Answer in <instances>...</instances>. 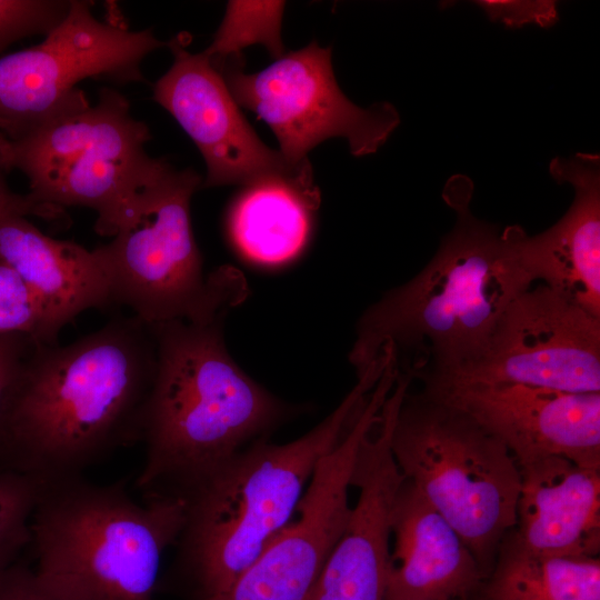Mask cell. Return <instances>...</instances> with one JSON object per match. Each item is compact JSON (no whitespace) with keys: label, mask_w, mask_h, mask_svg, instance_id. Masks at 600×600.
Wrapping results in <instances>:
<instances>
[{"label":"cell","mask_w":600,"mask_h":600,"mask_svg":"<svg viewBox=\"0 0 600 600\" xmlns=\"http://www.w3.org/2000/svg\"><path fill=\"white\" fill-rule=\"evenodd\" d=\"M156 370L150 324L116 319L66 346L33 342L0 407L3 470L49 481L141 439Z\"/></svg>","instance_id":"6da1fadb"},{"label":"cell","mask_w":600,"mask_h":600,"mask_svg":"<svg viewBox=\"0 0 600 600\" xmlns=\"http://www.w3.org/2000/svg\"><path fill=\"white\" fill-rule=\"evenodd\" d=\"M472 182L451 177L443 198L457 212L433 258L412 279L389 290L360 317L349 361L357 376L391 346L398 357L413 352L401 370L448 376L484 349L507 307L534 282L522 257L526 231L476 218Z\"/></svg>","instance_id":"7a4b0ae2"},{"label":"cell","mask_w":600,"mask_h":600,"mask_svg":"<svg viewBox=\"0 0 600 600\" xmlns=\"http://www.w3.org/2000/svg\"><path fill=\"white\" fill-rule=\"evenodd\" d=\"M227 316L150 324L156 370L142 420L146 459L137 478L144 498L183 496L302 411L236 363L223 338Z\"/></svg>","instance_id":"3957f363"},{"label":"cell","mask_w":600,"mask_h":600,"mask_svg":"<svg viewBox=\"0 0 600 600\" xmlns=\"http://www.w3.org/2000/svg\"><path fill=\"white\" fill-rule=\"evenodd\" d=\"M379 374L358 376L340 404L302 437L283 444L258 440L183 494L176 546L201 600L227 590L291 522L316 466L346 434Z\"/></svg>","instance_id":"277c9868"},{"label":"cell","mask_w":600,"mask_h":600,"mask_svg":"<svg viewBox=\"0 0 600 600\" xmlns=\"http://www.w3.org/2000/svg\"><path fill=\"white\" fill-rule=\"evenodd\" d=\"M183 496L136 502L122 482L43 481L31 519L37 581L63 600H152L164 551L186 520Z\"/></svg>","instance_id":"5b68a950"},{"label":"cell","mask_w":600,"mask_h":600,"mask_svg":"<svg viewBox=\"0 0 600 600\" xmlns=\"http://www.w3.org/2000/svg\"><path fill=\"white\" fill-rule=\"evenodd\" d=\"M148 126L136 119L127 98L109 87L98 101L69 106L18 134L0 133V159L29 181L36 203L97 212L94 230L113 237L140 192L167 164L150 157Z\"/></svg>","instance_id":"8992f818"},{"label":"cell","mask_w":600,"mask_h":600,"mask_svg":"<svg viewBox=\"0 0 600 600\" xmlns=\"http://www.w3.org/2000/svg\"><path fill=\"white\" fill-rule=\"evenodd\" d=\"M203 179L167 163L140 192L111 241L93 249L113 304L147 324L229 313L249 294L243 274L223 266L204 274L190 202Z\"/></svg>","instance_id":"52a82bcc"},{"label":"cell","mask_w":600,"mask_h":600,"mask_svg":"<svg viewBox=\"0 0 600 600\" xmlns=\"http://www.w3.org/2000/svg\"><path fill=\"white\" fill-rule=\"evenodd\" d=\"M399 470L453 527L478 562L517 524L520 469L464 412L424 392L403 398L391 437Z\"/></svg>","instance_id":"ba28073f"},{"label":"cell","mask_w":600,"mask_h":600,"mask_svg":"<svg viewBox=\"0 0 600 600\" xmlns=\"http://www.w3.org/2000/svg\"><path fill=\"white\" fill-rule=\"evenodd\" d=\"M210 60L236 102L269 126L292 164L330 138L346 139L356 157L374 153L400 123L389 102L360 108L350 101L334 78L331 49L316 41L256 73L244 72L240 53Z\"/></svg>","instance_id":"9c48e42d"},{"label":"cell","mask_w":600,"mask_h":600,"mask_svg":"<svg viewBox=\"0 0 600 600\" xmlns=\"http://www.w3.org/2000/svg\"><path fill=\"white\" fill-rule=\"evenodd\" d=\"M168 41L120 19H99L93 2L70 0L67 16L43 40L0 57V133L26 128L83 101L78 84L89 78L118 84L146 82L141 64Z\"/></svg>","instance_id":"30bf717a"},{"label":"cell","mask_w":600,"mask_h":600,"mask_svg":"<svg viewBox=\"0 0 600 600\" xmlns=\"http://www.w3.org/2000/svg\"><path fill=\"white\" fill-rule=\"evenodd\" d=\"M451 383H519L576 393L600 392V317L540 284L507 307L478 358Z\"/></svg>","instance_id":"8fae6325"},{"label":"cell","mask_w":600,"mask_h":600,"mask_svg":"<svg viewBox=\"0 0 600 600\" xmlns=\"http://www.w3.org/2000/svg\"><path fill=\"white\" fill-rule=\"evenodd\" d=\"M391 384L380 380L339 441L316 466L282 529L227 590L209 600H309L341 536L351 507L348 492L361 441L380 418Z\"/></svg>","instance_id":"7c38bea8"},{"label":"cell","mask_w":600,"mask_h":600,"mask_svg":"<svg viewBox=\"0 0 600 600\" xmlns=\"http://www.w3.org/2000/svg\"><path fill=\"white\" fill-rule=\"evenodd\" d=\"M188 32L168 41L173 61L152 86L153 99L180 124L207 167L202 188L297 177L312 171L309 160L292 164L264 144L246 120L221 73L203 53H192Z\"/></svg>","instance_id":"4fadbf2b"},{"label":"cell","mask_w":600,"mask_h":600,"mask_svg":"<svg viewBox=\"0 0 600 600\" xmlns=\"http://www.w3.org/2000/svg\"><path fill=\"white\" fill-rule=\"evenodd\" d=\"M423 380L426 394L471 417L518 466L556 456L600 470V392Z\"/></svg>","instance_id":"5bb4252c"},{"label":"cell","mask_w":600,"mask_h":600,"mask_svg":"<svg viewBox=\"0 0 600 600\" xmlns=\"http://www.w3.org/2000/svg\"><path fill=\"white\" fill-rule=\"evenodd\" d=\"M399 392L384 401L380 418L358 450L351 487L359 490L344 529L309 600H384L390 562L391 513L404 477L391 449Z\"/></svg>","instance_id":"9a60e30c"},{"label":"cell","mask_w":600,"mask_h":600,"mask_svg":"<svg viewBox=\"0 0 600 600\" xmlns=\"http://www.w3.org/2000/svg\"><path fill=\"white\" fill-rule=\"evenodd\" d=\"M550 173L574 189L564 216L522 242L524 264L533 280L600 317V158L578 153L554 158Z\"/></svg>","instance_id":"2e32d148"},{"label":"cell","mask_w":600,"mask_h":600,"mask_svg":"<svg viewBox=\"0 0 600 600\" xmlns=\"http://www.w3.org/2000/svg\"><path fill=\"white\" fill-rule=\"evenodd\" d=\"M519 469L518 530L511 542L539 556L596 557L600 471L556 456Z\"/></svg>","instance_id":"e0dca14e"},{"label":"cell","mask_w":600,"mask_h":600,"mask_svg":"<svg viewBox=\"0 0 600 600\" xmlns=\"http://www.w3.org/2000/svg\"><path fill=\"white\" fill-rule=\"evenodd\" d=\"M391 536L384 600H451L479 582L480 563L469 547L406 479L393 503Z\"/></svg>","instance_id":"ac0fdd59"},{"label":"cell","mask_w":600,"mask_h":600,"mask_svg":"<svg viewBox=\"0 0 600 600\" xmlns=\"http://www.w3.org/2000/svg\"><path fill=\"white\" fill-rule=\"evenodd\" d=\"M0 262L38 297L58 332L81 312L113 304L93 250L42 233L23 214L0 216Z\"/></svg>","instance_id":"d6986e66"},{"label":"cell","mask_w":600,"mask_h":600,"mask_svg":"<svg viewBox=\"0 0 600 600\" xmlns=\"http://www.w3.org/2000/svg\"><path fill=\"white\" fill-rule=\"evenodd\" d=\"M319 204L312 171L261 180L243 187L231 207L228 229L246 257L264 264L282 263L307 243Z\"/></svg>","instance_id":"ffe728a7"},{"label":"cell","mask_w":600,"mask_h":600,"mask_svg":"<svg viewBox=\"0 0 600 600\" xmlns=\"http://www.w3.org/2000/svg\"><path fill=\"white\" fill-rule=\"evenodd\" d=\"M488 596L490 600H600V561L533 554L510 542Z\"/></svg>","instance_id":"44dd1931"},{"label":"cell","mask_w":600,"mask_h":600,"mask_svg":"<svg viewBox=\"0 0 600 600\" xmlns=\"http://www.w3.org/2000/svg\"><path fill=\"white\" fill-rule=\"evenodd\" d=\"M283 9L281 1H229L213 41L203 53L210 59H222L260 43L276 59L280 58Z\"/></svg>","instance_id":"7402d4cb"},{"label":"cell","mask_w":600,"mask_h":600,"mask_svg":"<svg viewBox=\"0 0 600 600\" xmlns=\"http://www.w3.org/2000/svg\"><path fill=\"white\" fill-rule=\"evenodd\" d=\"M43 484L33 476L0 470V573L31 543V519Z\"/></svg>","instance_id":"603a6c76"},{"label":"cell","mask_w":600,"mask_h":600,"mask_svg":"<svg viewBox=\"0 0 600 600\" xmlns=\"http://www.w3.org/2000/svg\"><path fill=\"white\" fill-rule=\"evenodd\" d=\"M21 333L38 343H58L44 306L24 281L0 262V336Z\"/></svg>","instance_id":"cb8c5ba5"},{"label":"cell","mask_w":600,"mask_h":600,"mask_svg":"<svg viewBox=\"0 0 600 600\" xmlns=\"http://www.w3.org/2000/svg\"><path fill=\"white\" fill-rule=\"evenodd\" d=\"M69 6L70 0H0V53L23 38L49 33Z\"/></svg>","instance_id":"d4e9b609"},{"label":"cell","mask_w":600,"mask_h":600,"mask_svg":"<svg viewBox=\"0 0 600 600\" xmlns=\"http://www.w3.org/2000/svg\"><path fill=\"white\" fill-rule=\"evenodd\" d=\"M491 20L502 21L511 28L528 23L549 27L557 21L554 1H477Z\"/></svg>","instance_id":"484cf974"},{"label":"cell","mask_w":600,"mask_h":600,"mask_svg":"<svg viewBox=\"0 0 600 600\" xmlns=\"http://www.w3.org/2000/svg\"><path fill=\"white\" fill-rule=\"evenodd\" d=\"M0 600H63L43 588L32 571L17 563L0 573Z\"/></svg>","instance_id":"4316f807"},{"label":"cell","mask_w":600,"mask_h":600,"mask_svg":"<svg viewBox=\"0 0 600 600\" xmlns=\"http://www.w3.org/2000/svg\"><path fill=\"white\" fill-rule=\"evenodd\" d=\"M8 171L0 159V216L3 213L16 212L28 216H37L42 219L57 220L64 216L63 210L40 206L32 201L27 194L13 192L8 182Z\"/></svg>","instance_id":"83f0119b"},{"label":"cell","mask_w":600,"mask_h":600,"mask_svg":"<svg viewBox=\"0 0 600 600\" xmlns=\"http://www.w3.org/2000/svg\"><path fill=\"white\" fill-rule=\"evenodd\" d=\"M33 342L21 333L0 336V407L21 359Z\"/></svg>","instance_id":"f1b7e54d"}]
</instances>
